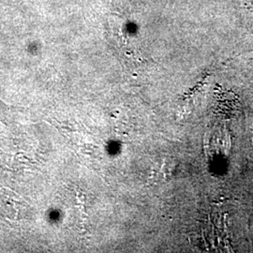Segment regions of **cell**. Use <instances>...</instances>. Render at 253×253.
Segmentation results:
<instances>
[{"mask_svg": "<svg viewBox=\"0 0 253 253\" xmlns=\"http://www.w3.org/2000/svg\"><path fill=\"white\" fill-rule=\"evenodd\" d=\"M11 111L12 109L8 106L6 103H4L2 100H0V121L9 124L11 120Z\"/></svg>", "mask_w": 253, "mask_h": 253, "instance_id": "cell-1", "label": "cell"}]
</instances>
